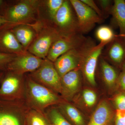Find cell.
Listing matches in <instances>:
<instances>
[{
	"label": "cell",
	"instance_id": "1",
	"mask_svg": "<svg viewBox=\"0 0 125 125\" xmlns=\"http://www.w3.org/2000/svg\"><path fill=\"white\" fill-rule=\"evenodd\" d=\"M25 80V101L29 108L45 113L48 108L64 101L57 94L36 83L29 76Z\"/></svg>",
	"mask_w": 125,
	"mask_h": 125
},
{
	"label": "cell",
	"instance_id": "2",
	"mask_svg": "<svg viewBox=\"0 0 125 125\" xmlns=\"http://www.w3.org/2000/svg\"><path fill=\"white\" fill-rule=\"evenodd\" d=\"M96 45L94 40L88 37L80 46L69 51L58 57L54 62V64L61 78L70 71L80 68L85 55Z\"/></svg>",
	"mask_w": 125,
	"mask_h": 125
},
{
	"label": "cell",
	"instance_id": "3",
	"mask_svg": "<svg viewBox=\"0 0 125 125\" xmlns=\"http://www.w3.org/2000/svg\"><path fill=\"white\" fill-rule=\"evenodd\" d=\"M53 21L55 28L62 36L80 33L76 14L70 0H64Z\"/></svg>",
	"mask_w": 125,
	"mask_h": 125
},
{
	"label": "cell",
	"instance_id": "4",
	"mask_svg": "<svg viewBox=\"0 0 125 125\" xmlns=\"http://www.w3.org/2000/svg\"><path fill=\"white\" fill-rule=\"evenodd\" d=\"M28 109L25 101L0 99V125H25Z\"/></svg>",
	"mask_w": 125,
	"mask_h": 125
},
{
	"label": "cell",
	"instance_id": "5",
	"mask_svg": "<svg viewBox=\"0 0 125 125\" xmlns=\"http://www.w3.org/2000/svg\"><path fill=\"white\" fill-rule=\"evenodd\" d=\"M29 76L36 83L46 87L56 93L61 92V78L54 64L47 58L43 59L37 69L31 73Z\"/></svg>",
	"mask_w": 125,
	"mask_h": 125
},
{
	"label": "cell",
	"instance_id": "6",
	"mask_svg": "<svg viewBox=\"0 0 125 125\" xmlns=\"http://www.w3.org/2000/svg\"><path fill=\"white\" fill-rule=\"evenodd\" d=\"M25 80L23 75L11 72L3 79L0 87V99L25 101Z\"/></svg>",
	"mask_w": 125,
	"mask_h": 125
},
{
	"label": "cell",
	"instance_id": "7",
	"mask_svg": "<svg viewBox=\"0 0 125 125\" xmlns=\"http://www.w3.org/2000/svg\"><path fill=\"white\" fill-rule=\"evenodd\" d=\"M78 20L80 32L88 33L96 23L102 22L104 20L81 0H70Z\"/></svg>",
	"mask_w": 125,
	"mask_h": 125
},
{
	"label": "cell",
	"instance_id": "8",
	"mask_svg": "<svg viewBox=\"0 0 125 125\" xmlns=\"http://www.w3.org/2000/svg\"><path fill=\"white\" fill-rule=\"evenodd\" d=\"M88 37L80 33L67 36L60 35L52 45L47 58L52 62H55L63 54L80 46Z\"/></svg>",
	"mask_w": 125,
	"mask_h": 125
},
{
	"label": "cell",
	"instance_id": "9",
	"mask_svg": "<svg viewBox=\"0 0 125 125\" xmlns=\"http://www.w3.org/2000/svg\"><path fill=\"white\" fill-rule=\"evenodd\" d=\"M107 44L100 42L93 47L83 59L80 69L83 78L90 85H96V73L99 58Z\"/></svg>",
	"mask_w": 125,
	"mask_h": 125
},
{
	"label": "cell",
	"instance_id": "10",
	"mask_svg": "<svg viewBox=\"0 0 125 125\" xmlns=\"http://www.w3.org/2000/svg\"><path fill=\"white\" fill-rule=\"evenodd\" d=\"M43 59L25 52L16 55L7 66V69L12 73L23 75L27 72L36 71L42 64Z\"/></svg>",
	"mask_w": 125,
	"mask_h": 125
},
{
	"label": "cell",
	"instance_id": "11",
	"mask_svg": "<svg viewBox=\"0 0 125 125\" xmlns=\"http://www.w3.org/2000/svg\"><path fill=\"white\" fill-rule=\"evenodd\" d=\"M60 35L55 27L48 29L31 44L29 49L30 52L37 57L45 59L52 45Z\"/></svg>",
	"mask_w": 125,
	"mask_h": 125
},
{
	"label": "cell",
	"instance_id": "12",
	"mask_svg": "<svg viewBox=\"0 0 125 125\" xmlns=\"http://www.w3.org/2000/svg\"><path fill=\"white\" fill-rule=\"evenodd\" d=\"M83 79L80 68L70 71L61 78V97L67 102L72 101L80 89Z\"/></svg>",
	"mask_w": 125,
	"mask_h": 125
},
{
	"label": "cell",
	"instance_id": "13",
	"mask_svg": "<svg viewBox=\"0 0 125 125\" xmlns=\"http://www.w3.org/2000/svg\"><path fill=\"white\" fill-rule=\"evenodd\" d=\"M105 47L102 56L110 64L121 69L125 60V38L118 34Z\"/></svg>",
	"mask_w": 125,
	"mask_h": 125
},
{
	"label": "cell",
	"instance_id": "14",
	"mask_svg": "<svg viewBox=\"0 0 125 125\" xmlns=\"http://www.w3.org/2000/svg\"><path fill=\"white\" fill-rule=\"evenodd\" d=\"M115 111L106 100L98 105L86 125H114Z\"/></svg>",
	"mask_w": 125,
	"mask_h": 125
},
{
	"label": "cell",
	"instance_id": "15",
	"mask_svg": "<svg viewBox=\"0 0 125 125\" xmlns=\"http://www.w3.org/2000/svg\"><path fill=\"white\" fill-rule=\"evenodd\" d=\"M32 1H24L10 8L7 14V19L12 24H23L32 17L34 7Z\"/></svg>",
	"mask_w": 125,
	"mask_h": 125
},
{
	"label": "cell",
	"instance_id": "16",
	"mask_svg": "<svg viewBox=\"0 0 125 125\" xmlns=\"http://www.w3.org/2000/svg\"><path fill=\"white\" fill-rule=\"evenodd\" d=\"M97 66L99 74L102 80L108 88L113 89L117 85L119 74L116 68L105 60L101 55L99 58Z\"/></svg>",
	"mask_w": 125,
	"mask_h": 125
},
{
	"label": "cell",
	"instance_id": "17",
	"mask_svg": "<svg viewBox=\"0 0 125 125\" xmlns=\"http://www.w3.org/2000/svg\"><path fill=\"white\" fill-rule=\"evenodd\" d=\"M57 105L62 114L72 125H87L83 114L69 102L64 101Z\"/></svg>",
	"mask_w": 125,
	"mask_h": 125
},
{
	"label": "cell",
	"instance_id": "18",
	"mask_svg": "<svg viewBox=\"0 0 125 125\" xmlns=\"http://www.w3.org/2000/svg\"><path fill=\"white\" fill-rule=\"evenodd\" d=\"M111 15L112 24L118 27V35L125 38V0H114Z\"/></svg>",
	"mask_w": 125,
	"mask_h": 125
},
{
	"label": "cell",
	"instance_id": "19",
	"mask_svg": "<svg viewBox=\"0 0 125 125\" xmlns=\"http://www.w3.org/2000/svg\"><path fill=\"white\" fill-rule=\"evenodd\" d=\"M12 32L24 49L30 45L34 37L33 30L25 25L16 27L12 30Z\"/></svg>",
	"mask_w": 125,
	"mask_h": 125
},
{
	"label": "cell",
	"instance_id": "20",
	"mask_svg": "<svg viewBox=\"0 0 125 125\" xmlns=\"http://www.w3.org/2000/svg\"><path fill=\"white\" fill-rule=\"evenodd\" d=\"M1 43L5 48L17 55L24 52L23 47L19 42L12 32H7L3 35Z\"/></svg>",
	"mask_w": 125,
	"mask_h": 125
},
{
	"label": "cell",
	"instance_id": "21",
	"mask_svg": "<svg viewBox=\"0 0 125 125\" xmlns=\"http://www.w3.org/2000/svg\"><path fill=\"white\" fill-rule=\"evenodd\" d=\"M25 125H51L45 113L29 108L25 116Z\"/></svg>",
	"mask_w": 125,
	"mask_h": 125
},
{
	"label": "cell",
	"instance_id": "22",
	"mask_svg": "<svg viewBox=\"0 0 125 125\" xmlns=\"http://www.w3.org/2000/svg\"><path fill=\"white\" fill-rule=\"evenodd\" d=\"M45 114L51 125H72L62 114L57 107H49Z\"/></svg>",
	"mask_w": 125,
	"mask_h": 125
},
{
	"label": "cell",
	"instance_id": "23",
	"mask_svg": "<svg viewBox=\"0 0 125 125\" xmlns=\"http://www.w3.org/2000/svg\"><path fill=\"white\" fill-rule=\"evenodd\" d=\"M117 36L112 27L107 25L100 26L95 32V36L100 42L107 44L112 41Z\"/></svg>",
	"mask_w": 125,
	"mask_h": 125
},
{
	"label": "cell",
	"instance_id": "24",
	"mask_svg": "<svg viewBox=\"0 0 125 125\" xmlns=\"http://www.w3.org/2000/svg\"><path fill=\"white\" fill-rule=\"evenodd\" d=\"M81 99L84 106L88 108L93 107L96 105L97 96L96 92L90 89L83 90L81 93Z\"/></svg>",
	"mask_w": 125,
	"mask_h": 125
},
{
	"label": "cell",
	"instance_id": "25",
	"mask_svg": "<svg viewBox=\"0 0 125 125\" xmlns=\"http://www.w3.org/2000/svg\"><path fill=\"white\" fill-rule=\"evenodd\" d=\"M95 2L99 7L102 14L104 19L111 15L113 4V1L111 0H98Z\"/></svg>",
	"mask_w": 125,
	"mask_h": 125
},
{
	"label": "cell",
	"instance_id": "26",
	"mask_svg": "<svg viewBox=\"0 0 125 125\" xmlns=\"http://www.w3.org/2000/svg\"><path fill=\"white\" fill-rule=\"evenodd\" d=\"M64 0H48L47 1V5L48 13L51 19L53 21L56 14L62 5Z\"/></svg>",
	"mask_w": 125,
	"mask_h": 125
},
{
	"label": "cell",
	"instance_id": "27",
	"mask_svg": "<svg viewBox=\"0 0 125 125\" xmlns=\"http://www.w3.org/2000/svg\"><path fill=\"white\" fill-rule=\"evenodd\" d=\"M112 102L116 110H125V92L122 91L114 96Z\"/></svg>",
	"mask_w": 125,
	"mask_h": 125
},
{
	"label": "cell",
	"instance_id": "28",
	"mask_svg": "<svg viewBox=\"0 0 125 125\" xmlns=\"http://www.w3.org/2000/svg\"><path fill=\"white\" fill-rule=\"evenodd\" d=\"M16 55L0 52V69H4Z\"/></svg>",
	"mask_w": 125,
	"mask_h": 125
},
{
	"label": "cell",
	"instance_id": "29",
	"mask_svg": "<svg viewBox=\"0 0 125 125\" xmlns=\"http://www.w3.org/2000/svg\"><path fill=\"white\" fill-rule=\"evenodd\" d=\"M114 125H125V110H115Z\"/></svg>",
	"mask_w": 125,
	"mask_h": 125
},
{
	"label": "cell",
	"instance_id": "30",
	"mask_svg": "<svg viewBox=\"0 0 125 125\" xmlns=\"http://www.w3.org/2000/svg\"><path fill=\"white\" fill-rule=\"evenodd\" d=\"M81 0L84 4L88 6L89 7H90L94 11H95L96 13L100 16V18L104 20L103 18L102 11L95 1L93 0Z\"/></svg>",
	"mask_w": 125,
	"mask_h": 125
},
{
	"label": "cell",
	"instance_id": "31",
	"mask_svg": "<svg viewBox=\"0 0 125 125\" xmlns=\"http://www.w3.org/2000/svg\"><path fill=\"white\" fill-rule=\"evenodd\" d=\"M117 85H119L122 91L125 92V71H122L119 73Z\"/></svg>",
	"mask_w": 125,
	"mask_h": 125
},
{
	"label": "cell",
	"instance_id": "32",
	"mask_svg": "<svg viewBox=\"0 0 125 125\" xmlns=\"http://www.w3.org/2000/svg\"><path fill=\"white\" fill-rule=\"evenodd\" d=\"M12 23L11 22L9 21L7 19H6L4 17L2 16H0V27L2 25L8 23Z\"/></svg>",
	"mask_w": 125,
	"mask_h": 125
},
{
	"label": "cell",
	"instance_id": "33",
	"mask_svg": "<svg viewBox=\"0 0 125 125\" xmlns=\"http://www.w3.org/2000/svg\"><path fill=\"white\" fill-rule=\"evenodd\" d=\"M121 69L122 71H125V60L124 61L122 65Z\"/></svg>",
	"mask_w": 125,
	"mask_h": 125
},
{
	"label": "cell",
	"instance_id": "34",
	"mask_svg": "<svg viewBox=\"0 0 125 125\" xmlns=\"http://www.w3.org/2000/svg\"><path fill=\"white\" fill-rule=\"evenodd\" d=\"M2 3V1L1 0H0V5H1Z\"/></svg>",
	"mask_w": 125,
	"mask_h": 125
},
{
	"label": "cell",
	"instance_id": "35",
	"mask_svg": "<svg viewBox=\"0 0 125 125\" xmlns=\"http://www.w3.org/2000/svg\"><path fill=\"white\" fill-rule=\"evenodd\" d=\"M2 73H0V79L1 78V76H2Z\"/></svg>",
	"mask_w": 125,
	"mask_h": 125
}]
</instances>
